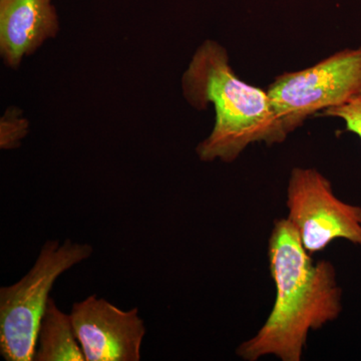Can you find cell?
Masks as SVG:
<instances>
[{"label":"cell","mask_w":361,"mask_h":361,"mask_svg":"<svg viewBox=\"0 0 361 361\" xmlns=\"http://www.w3.org/2000/svg\"><path fill=\"white\" fill-rule=\"evenodd\" d=\"M92 251L90 244L47 240L27 274L0 288V353L4 360H35L39 325L54 284Z\"/></svg>","instance_id":"obj_3"},{"label":"cell","mask_w":361,"mask_h":361,"mask_svg":"<svg viewBox=\"0 0 361 361\" xmlns=\"http://www.w3.org/2000/svg\"><path fill=\"white\" fill-rule=\"evenodd\" d=\"M322 115L341 118L345 123L346 130L358 135L361 141V94L348 103L327 109Z\"/></svg>","instance_id":"obj_10"},{"label":"cell","mask_w":361,"mask_h":361,"mask_svg":"<svg viewBox=\"0 0 361 361\" xmlns=\"http://www.w3.org/2000/svg\"><path fill=\"white\" fill-rule=\"evenodd\" d=\"M268 261L274 304L264 324L240 344L236 355L244 361L266 356L300 361L310 332L336 322L343 310L336 269L329 260L313 259L287 218L275 220Z\"/></svg>","instance_id":"obj_1"},{"label":"cell","mask_w":361,"mask_h":361,"mask_svg":"<svg viewBox=\"0 0 361 361\" xmlns=\"http://www.w3.org/2000/svg\"><path fill=\"white\" fill-rule=\"evenodd\" d=\"M51 0H0V52L9 68L20 66L59 30Z\"/></svg>","instance_id":"obj_7"},{"label":"cell","mask_w":361,"mask_h":361,"mask_svg":"<svg viewBox=\"0 0 361 361\" xmlns=\"http://www.w3.org/2000/svg\"><path fill=\"white\" fill-rule=\"evenodd\" d=\"M30 123L16 109H9L0 123V147L2 149L18 148L21 140L27 135Z\"/></svg>","instance_id":"obj_9"},{"label":"cell","mask_w":361,"mask_h":361,"mask_svg":"<svg viewBox=\"0 0 361 361\" xmlns=\"http://www.w3.org/2000/svg\"><path fill=\"white\" fill-rule=\"evenodd\" d=\"M286 208L287 220L311 256L339 239L361 247V207L341 200L331 182L316 169L291 171Z\"/></svg>","instance_id":"obj_5"},{"label":"cell","mask_w":361,"mask_h":361,"mask_svg":"<svg viewBox=\"0 0 361 361\" xmlns=\"http://www.w3.org/2000/svg\"><path fill=\"white\" fill-rule=\"evenodd\" d=\"M267 92L290 134L310 116L361 94V47L336 52L305 70L282 73Z\"/></svg>","instance_id":"obj_4"},{"label":"cell","mask_w":361,"mask_h":361,"mask_svg":"<svg viewBox=\"0 0 361 361\" xmlns=\"http://www.w3.org/2000/svg\"><path fill=\"white\" fill-rule=\"evenodd\" d=\"M35 361H85L71 315L51 297L40 322Z\"/></svg>","instance_id":"obj_8"},{"label":"cell","mask_w":361,"mask_h":361,"mask_svg":"<svg viewBox=\"0 0 361 361\" xmlns=\"http://www.w3.org/2000/svg\"><path fill=\"white\" fill-rule=\"evenodd\" d=\"M183 94L198 110L212 104L215 125L197 146L202 161L233 163L252 144H279L288 133L277 116L267 90L240 80L224 47L206 40L195 52L182 78Z\"/></svg>","instance_id":"obj_2"},{"label":"cell","mask_w":361,"mask_h":361,"mask_svg":"<svg viewBox=\"0 0 361 361\" xmlns=\"http://www.w3.org/2000/svg\"><path fill=\"white\" fill-rule=\"evenodd\" d=\"M85 361L141 360L144 320L137 308L123 310L92 294L70 313Z\"/></svg>","instance_id":"obj_6"}]
</instances>
